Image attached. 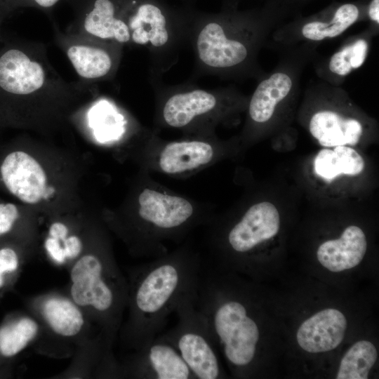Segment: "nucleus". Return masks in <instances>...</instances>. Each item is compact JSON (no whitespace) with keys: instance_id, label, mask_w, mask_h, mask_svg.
<instances>
[{"instance_id":"31","label":"nucleus","mask_w":379,"mask_h":379,"mask_svg":"<svg viewBox=\"0 0 379 379\" xmlns=\"http://www.w3.org/2000/svg\"><path fill=\"white\" fill-rule=\"evenodd\" d=\"M368 15L372 20L379 24V0H372L368 9Z\"/></svg>"},{"instance_id":"1","label":"nucleus","mask_w":379,"mask_h":379,"mask_svg":"<svg viewBox=\"0 0 379 379\" xmlns=\"http://www.w3.org/2000/svg\"><path fill=\"white\" fill-rule=\"evenodd\" d=\"M67 82L40 43L11 41L0 48V126H39L59 117L88 93Z\"/></svg>"},{"instance_id":"2","label":"nucleus","mask_w":379,"mask_h":379,"mask_svg":"<svg viewBox=\"0 0 379 379\" xmlns=\"http://www.w3.org/2000/svg\"><path fill=\"white\" fill-rule=\"evenodd\" d=\"M203 271L185 253L162 257L138 268L133 277L129 338L138 350L161 333L180 303L197 294Z\"/></svg>"},{"instance_id":"13","label":"nucleus","mask_w":379,"mask_h":379,"mask_svg":"<svg viewBox=\"0 0 379 379\" xmlns=\"http://www.w3.org/2000/svg\"><path fill=\"white\" fill-rule=\"evenodd\" d=\"M347 328L345 315L334 308L321 310L299 327L296 339L299 346L310 353L335 349L343 341Z\"/></svg>"},{"instance_id":"29","label":"nucleus","mask_w":379,"mask_h":379,"mask_svg":"<svg viewBox=\"0 0 379 379\" xmlns=\"http://www.w3.org/2000/svg\"><path fill=\"white\" fill-rule=\"evenodd\" d=\"M45 248L48 254L56 262L62 263L67 259L64 248L58 239L48 237L45 241Z\"/></svg>"},{"instance_id":"33","label":"nucleus","mask_w":379,"mask_h":379,"mask_svg":"<svg viewBox=\"0 0 379 379\" xmlns=\"http://www.w3.org/2000/svg\"><path fill=\"white\" fill-rule=\"evenodd\" d=\"M3 284H4V277L2 274H0V288L3 286Z\"/></svg>"},{"instance_id":"21","label":"nucleus","mask_w":379,"mask_h":379,"mask_svg":"<svg viewBox=\"0 0 379 379\" xmlns=\"http://www.w3.org/2000/svg\"><path fill=\"white\" fill-rule=\"evenodd\" d=\"M377 350L368 340L354 343L343 357L337 379H366L376 361Z\"/></svg>"},{"instance_id":"8","label":"nucleus","mask_w":379,"mask_h":379,"mask_svg":"<svg viewBox=\"0 0 379 379\" xmlns=\"http://www.w3.org/2000/svg\"><path fill=\"white\" fill-rule=\"evenodd\" d=\"M98 256H82L73 266L70 277L72 281L71 295L80 306H91L100 313H112L119 303V285L105 277V265Z\"/></svg>"},{"instance_id":"28","label":"nucleus","mask_w":379,"mask_h":379,"mask_svg":"<svg viewBox=\"0 0 379 379\" xmlns=\"http://www.w3.org/2000/svg\"><path fill=\"white\" fill-rule=\"evenodd\" d=\"M64 248L66 258H77L82 250L81 239L76 235H71L64 240L60 241Z\"/></svg>"},{"instance_id":"24","label":"nucleus","mask_w":379,"mask_h":379,"mask_svg":"<svg viewBox=\"0 0 379 379\" xmlns=\"http://www.w3.org/2000/svg\"><path fill=\"white\" fill-rule=\"evenodd\" d=\"M368 48V43L364 39L345 46L331 56L328 64L330 71L339 76L347 75L364 64Z\"/></svg>"},{"instance_id":"11","label":"nucleus","mask_w":379,"mask_h":379,"mask_svg":"<svg viewBox=\"0 0 379 379\" xmlns=\"http://www.w3.org/2000/svg\"><path fill=\"white\" fill-rule=\"evenodd\" d=\"M280 227L276 206L262 201L251 206L227 234V242L237 253L250 252L258 244L274 237Z\"/></svg>"},{"instance_id":"15","label":"nucleus","mask_w":379,"mask_h":379,"mask_svg":"<svg viewBox=\"0 0 379 379\" xmlns=\"http://www.w3.org/2000/svg\"><path fill=\"white\" fill-rule=\"evenodd\" d=\"M218 103V94L207 90L194 88L177 92L165 102L162 116L169 126L183 128L213 112Z\"/></svg>"},{"instance_id":"27","label":"nucleus","mask_w":379,"mask_h":379,"mask_svg":"<svg viewBox=\"0 0 379 379\" xmlns=\"http://www.w3.org/2000/svg\"><path fill=\"white\" fill-rule=\"evenodd\" d=\"M18 266V257L11 248L4 247L0 249V274L6 272H13Z\"/></svg>"},{"instance_id":"26","label":"nucleus","mask_w":379,"mask_h":379,"mask_svg":"<svg viewBox=\"0 0 379 379\" xmlns=\"http://www.w3.org/2000/svg\"><path fill=\"white\" fill-rule=\"evenodd\" d=\"M20 217V209L18 205L0 201V236L10 232Z\"/></svg>"},{"instance_id":"30","label":"nucleus","mask_w":379,"mask_h":379,"mask_svg":"<svg viewBox=\"0 0 379 379\" xmlns=\"http://www.w3.org/2000/svg\"><path fill=\"white\" fill-rule=\"evenodd\" d=\"M69 230L62 222H55L53 223L48 230V237L58 240H64L68 236Z\"/></svg>"},{"instance_id":"4","label":"nucleus","mask_w":379,"mask_h":379,"mask_svg":"<svg viewBox=\"0 0 379 379\" xmlns=\"http://www.w3.org/2000/svg\"><path fill=\"white\" fill-rule=\"evenodd\" d=\"M194 44L199 64L213 72L235 69L251 53V32L233 29L218 20H207L198 27Z\"/></svg>"},{"instance_id":"32","label":"nucleus","mask_w":379,"mask_h":379,"mask_svg":"<svg viewBox=\"0 0 379 379\" xmlns=\"http://www.w3.org/2000/svg\"><path fill=\"white\" fill-rule=\"evenodd\" d=\"M8 17L6 13L4 12V11L2 9V8L0 6V40H1V27L2 25V23L5 18Z\"/></svg>"},{"instance_id":"19","label":"nucleus","mask_w":379,"mask_h":379,"mask_svg":"<svg viewBox=\"0 0 379 379\" xmlns=\"http://www.w3.org/2000/svg\"><path fill=\"white\" fill-rule=\"evenodd\" d=\"M364 168L363 158L352 148L335 146L331 150L323 149L314 159V170L320 177L331 180L340 174L357 175Z\"/></svg>"},{"instance_id":"6","label":"nucleus","mask_w":379,"mask_h":379,"mask_svg":"<svg viewBox=\"0 0 379 379\" xmlns=\"http://www.w3.org/2000/svg\"><path fill=\"white\" fill-rule=\"evenodd\" d=\"M138 204V215L142 225L147 227L144 243L149 253L159 246L162 237L185 227L194 214V208L188 200L150 189L141 192Z\"/></svg>"},{"instance_id":"18","label":"nucleus","mask_w":379,"mask_h":379,"mask_svg":"<svg viewBox=\"0 0 379 379\" xmlns=\"http://www.w3.org/2000/svg\"><path fill=\"white\" fill-rule=\"evenodd\" d=\"M293 88V80L286 72H277L262 80L256 87L249 103L251 119L258 123L269 121L277 105Z\"/></svg>"},{"instance_id":"16","label":"nucleus","mask_w":379,"mask_h":379,"mask_svg":"<svg viewBox=\"0 0 379 379\" xmlns=\"http://www.w3.org/2000/svg\"><path fill=\"white\" fill-rule=\"evenodd\" d=\"M309 129L319 143L325 147L355 145L363 132L358 120L328 110L315 113L310 121Z\"/></svg>"},{"instance_id":"10","label":"nucleus","mask_w":379,"mask_h":379,"mask_svg":"<svg viewBox=\"0 0 379 379\" xmlns=\"http://www.w3.org/2000/svg\"><path fill=\"white\" fill-rule=\"evenodd\" d=\"M121 15L128 26L131 44L152 48L167 46L171 30L164 10L149 0H124Z\"/></svg>"},{"instance_id":"3","label":"nucleus","mask_w":379,"mask_h":379,"mask_svg":"<svg viewBox=\"0 0 379 379\" xmlns=\"http://www.w3.org/2000/svg\"><path fill=\"white\" fill-rule=\"evenodd\" d=\"M197 293L184 299L175 313L178 323L157 336L171 345L180 354L196 379L221 377L216 340L202 313L196 305Z\"/></svg>"},{"instance_id":"5","label":"nucleus","mask_w":379,"mask_h":379,"mask_svg":"<svg viewBox=\"0 0 379 379\" xmlns=\"http://www.w3.org/2000/svg\"><path fill=\"white\" fill-rule=\"evenodd\" d=\"M55 40L85 84L109 79L119 66L123 45L77 33L56 31Z\"/></svg>"},{"instance_id":"23","label":"nucleus","mask_w":379,"mask_h":379,"mask_svg":"<svg viewBox=\"0 0 379 379\" xmlns=\"http://www.w3.org/2000/svg\"><path fill=\"white\" fill-rule=\"evenodd\" d=\"M36 323L29 318H22L0 328V352L11 357L21 351L36 335Z\"/></svg>"},{"instance_id":"12","label":"nucleus","mask_w":379,"mask_h":379,"mask_svg":"<svg viewBox=\"0 0 379 379\" xmlns=\"http://www.w3.org/2000/svg\"><path fill=\"white\" fill-rule=\"evenodd\" d=\"M133 366L140 378L196 379L178 352L158 336L138 349Z\"/></svg>"},{"instance_id":"17","label":"nucleus","mask_w":379,"mask_h":379,"mask_svg":"<svg viewBox=\"0 0 379 379\" xmlns=\"http://www.w3.org/2000/svg\"><path fill=\"white\" fill-rule=\"evenodd\" d=\"M213 156V147L208 142L198 140L173 142L164 147L159 164L166 173H179L208 164Z\"/></svg>"},{"instance_id":"22","label":"nucleus","mask_w":379,"mask_h":379,"mask_svg":"<svg viewBox=\"0 0 379 379\" xmlns=\"http://www.w3.org/2000/svg\"><path fill=\"white\" fill-rule=\"evenodd\" d=\"M359 13L355 5L343 4L330 21H312L305 24L302 28V34L305 39L314 41L338 36L356 22Z\"/></svg>"},{"instance_id":"7","label":"nucleus","mask_w":379,"mask_h":379,"mask_svg":"<svg viewBox=\"0 0 379 379\" xmlns=\"http://www.w3.org/2000/svg\"><path fill=\"white\" fill-rule=\"evenodd\" d=\"M0 185L27 205H36L47 197L49 180L41 163L28 152L11 147L0 156Z\"/></svg>"},{"instance_id":"14","label":"nucleus","mask_w":379,"mask_h":379,"mask_svg":"<svg viewBox=\"0 0 379 379\" xmlns=\"http://www.w3.org/2000/svg\"><path fill=\"white\" fill-rule=\"evenodd\" d=\"M366 248L363 230L357 226L350 225L339 239L321 244L317 249V257L323 267L338 272L358 265L366 254Z\"/></svg>"},{"instance_id":"25","label":"nucleus","mask_w":379,"mask_h":379,"mask_svg":"<svg viewBox=\"0 0 379 379\" xmlns=\"http://www.w3.org/2000/svg\"><path fill=\"white\" fill-rule=\"evenodd\" d=\"M61 0H0V6L8 16L22 8H34L48 12Z\"/></svg>"},{"instance_id":"20","label":"nucleus","mask_w":379,"mask_h":379,"mask_svg":"<svg viewBox=\"0 0 379 379\" xmlns=\"http://www.w3.org/2000/svg\"><path fill=\"white\" fill-rule=\"evenodd\" d=\"M43 314L52 329L63 336L77 335L84 324L80 310L65 299H48L44 305Z\"/></svg>"},{"instance_id":"9","label":"nucleus","mask_w":379,"mask_h":379,"mask_svg":"<svg viewBox=\"0 0 379 379\" xmlns=\"http://www.w3.org/2000/svg\"><path fill=\"white\" fill-rule=\"evenodd\" d=\"M124 0H74L76 18L67 32L125 45L131 44L121 10Z\"/></svg>"}]
</instances>
